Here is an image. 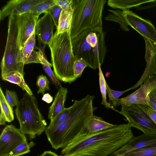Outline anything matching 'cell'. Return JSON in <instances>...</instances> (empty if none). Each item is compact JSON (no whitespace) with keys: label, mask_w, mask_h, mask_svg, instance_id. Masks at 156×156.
I'll return each mask as SVG.
<instances>
[{"label":"cell","mask_w":156,"mask_h":156,"mask_svg":"<svg viewBox=\"0 0 156 156\" xmlns=\"http://www.w3.org/2000/svg\"><path fill=\"white\" fill-rule=\"evenodd\" d=\"M53 97L49 93L43 95L42 100L48 103H51L53 101Z\"/></svg>","instance_id":"39"},{"label":"cell","mask_w":156,"mask_h":156,"mask_svg":"<svg viewBox=\"0 0 156 156\" xmlns=\"http://www.w3.org/2000/svg\"><path fill=\"white\" fill-rule=\"evenodd\" d=\"M53 21L49 14L44 13V15L37 21L35 26V33L37 35L39 41L48 45L51 42L54 36L53 30Z\"/></svg>","instance_id":"16"},{"label":"cell","mask_w":156,"mask_h":156,"mask_svg":"<svg viewBox=\"0 0 156 156\" xmlns=\"http://www.w3.org/2000/svg\"><path fill=\"white\" fill-rule=\"evenodd\" d=\"M15 111L20 131L28 135L30 140L45 131L47 122L39 111L34 96L25 93Z\"/></svg>","instance_id":"6"},{"label":"cell","mask_w":156,"mask_h":156,"mask_svg":"<svg viewBox=\"0 0 156 156\" xmlns=\"http://www.w3.org/2000/svg\"><path fill=\"white\" fill-rule=\"evenodd\" d=\"M55 4L60 7L62 9H66L71 5L74 0H54Z\"/></svg>","instance_id":"37"},{"label":"cell","mask_w":156,"mask_h":156,"mask_svg":"<svg viewBox=\"0 0 156 156\" xmlns=\"http://www.w3.org/2000/svg\"><path fill=\"white\" fill-rule=\"evenodd\" d=\"M148 105L156 112V87L147 96Z\"/></svg>","instance_id":"36"},{"label":"cell","mask_w":156,"mask_h":156,"mask_svg":"<svg viewBox=\"0 0 156 156\" xmlns=\"http://www.w3.org/2000/svg\"><path fill=\"white\" fill-rule=\"evenodd\" d=\"M106 0L74 1L70 28L71 40L84 30L102 27V15Z\"/></svg>","instance_id":"5"},{"label":"cell","mask_w":156,"mask_h":156,"mask_svg":"<svg viewBox=\"0 0 156 156\" xmlns=\"http://www.w3.org/2000/svg\"><path fill=\"white\" fill-rule=\"evenodd\" d=\"M145 44V59L146 65L143 73L138 82L133 86L134 89L140 86L151 76H156V44L144 38Z\"/></svg>","instance_id":"14"},{"label":"cell","mask_w":156,"mask_h":156,"mask_svg":"<svg viewBox=\"0 0 156 156\" xmlns=\"http://www.w3.org/2000/svg\"><path fill=\"white\" fill-rule=\"evenodd\" d=\"M146 105L135 104L121 105L119 113L126 118L131 127L140 130L144 134L156 135V124L147 114Z\"/></svg>","instance_id":"8"},{"label":"cell","mask_w":156,"mask_h":156,"mask_svg":"<svg viewBox=\"0 0 156 156\" xmlns=\"http://www.w3.org/2000/svg\"><path fill=\"white\" fill-rule=\"evenodd\" d=\"M106 88L109 101L112 102V106L114 108L116 107V105L119 98L126 92L132 89V87L124 91L114 90L110 88L106 84Z\"/></svg>","instance_id":"30"},{"label":"cell","mask_w":156,"mask_h":156,"mask_svg":"<svg viewBox=\"0 0 156 156\" xmlns=\"http://www.w3.org/2000/svg\"><path fill=\"white\" fill-rule=\"evenodd\" d=\"M54 73L58 80L71 83L77 78L73 71L76 59L73 50L70 30L57 34L56 30L48 45Z\"/></svg>","instance_id":"4"},{"label":"cell","mask_w":156,"mask_h":156,"mask_svg":"<svg viewBox=\"0 0 156 156\" xmlns=\"http://www.w3.org/2000/svg\"><path fill=\"white\" fill-rule=\"evenodd\" d=\"M39 156H60L55 152L51 151H46L44 152L43 153Z\"/></svg>","instance_id":"40"},{"label":"cell","mask_w":156,"mask_h":156,"mask_svg":"<svg viewBox=\"0 0 156 156\" xmlns=\"http://www.w3.org/2000/svg\"><path fill=\"white\" fill-rule=\"evenodd\" d=\"M44 0H11L8 2L0 11V20L8 16L19 15L27 12Z\"/></svg>","instance_id":"13"},{"label":"cell","mask_w":156,"mask_h":156,"mask_svg":"<svg viewBox=\"0 0 156 156\" xmlns=\"http://www.w3.org/2000/svg\"><path fill=\"white\" fill-rule=\"evenodd\" d=\"M67 88L61 87L56 94L54 101L49 108L48 118L50 121L54 119L65 108L64 103L68 92Z\"/></svg>","instance_id":"18"},{"label":"cell","mask_w":156,"mask_h":156,"mask_svg":"<svg viewBox=\"0 0 156 156\" xmlns=\"http://www.w3.org/2000/svg\"><path fill=\"white\" fill-rule=\"evenodd\" d=\"M128 123L115 126L88 135L76 136L62 149V156H108L134 137Z\"/></svg>","instance_id":"1"},{"label":"cell","mask_w":156,"mask_h":156,"mask_svg":"<svg viewBox=\"0 0 156 156\" xmlns=\"http://www.w3.org/2000/svg\"><path fill=\"white\" fill-rule=\"evenodd\" d=\"M156 87V76H150L136 90L123 98L119 99L116 107L139 104L148 105L147 96Z\"/></svg>","instance_id":"11"},{"label":"cell","mask_w":156,"mask_h":156,"mask_svg":"<svg viewBox=\"0 0 156 156\" xmlns=\"http://www.w3.org/2000/svg\"><path fill=\"white\" fill-rule=\"evenodd\" d=\"M156 155V144L133 150L122 156H155Z\"/></svg>","instance_id":"27"},{"label":"cell","mask_w":156,"mask_h":156,"mask_svg":"<svg viewBox=\"0 0 156 156\" xmlns=\"http://www.w3.org/2000/svg\"><path fill=\"white\" fill-rule=\"evenodd\" d=\"M105 34L102 27L86 30L71 40L73 54L76 58H82L87 67L98 68L105 59L107 51Z\"/></svg>","instance_id":"3"},{"label":"cell","mask_w":156,"mask_h":156,"mask_svg":"<svg viewBox=\"0 0 156 156\" xmlns=\"http://www.w3.org/2000/svg\"><path fill=\"white\" fill-rule=\"evenodd\" d=\"M27 138L20 129L13 125L6 126L0 136V156H6Z\"/></svg>","instance_id":"10"},{"label":"cell","mask_w":156,"mask_h":156,"mask_svg":"<svg viewBox=\"0 0 156 156\" xmlns=\"http://www.w3.org/2000/svg\"><path fill=\"white\" fill-rule=\"evenodd\" d=\"M38 17L30 11L17 16L18 28V43L21 51L27 40L35 31Z\"/></svg>","instance_id":"12"},{"label":"cell","mask_w":156,"mask_h":156,"mask_svg":"<svg viewBox=\"0 0 156 156\" xmlns=\"http://www.w3.org/2000/svg\"><path fill=\"white\" fill-rule=\"evenodd\" d=\"M147 112L152 121L156 124V112L151 107L146 105Z\"/></svg>","instance_id":"38"},{"label":"cell","mask_w":156,"mask_h":156,"mask_svg":"<svg viewBox=\"0 0 156 156\" xmlns=\"http://www.w3.org/2000/svg\"><path fill=\"white\" fill-rule=\"evenodd\" d=\"M94 97L88 94L80 100H75L66 120L47 127L45 133L52 148H63L76 136L85 133L88 121L97 108L93 105Z\"/></svg>","instance_id":"2"},{"label":"cell","mask_w":156,"mask_h":156,"mask_svg":"<svg viewBox=\"0 0 156 156\" xmlns=\"http://www.w3.org/2000/svg\"><path fill=\"white\" fill-rule=\"evenodd\" d=\"M55 5L54 0H44L32 9L30 11L34 15L39 17L41 14L45 13L47 10Z\"/></svg>","instance_id":"29"},{"label":"cell","mask_w":156,"mask_h":156,"mask_svg":"<svg viewBox=\"0 0 156 156\" xmlns=\"http://www.w3.org/2000/svg\"></svg>","instance_id":"41"},{"label":"cell","mask_w":156,"mask_h":156,"mask_svg":"<svg viewBox=\"0 0 156 156\" xmlns=\"http://www.w3.org/2000/svg\"><path fill=\"white\" fill-rule=\"evenodd\" d=\"M73 3L69 7L62 9L56 31L57 34L70 30L73 13Z\"/></svg>","instance_id":"22"},{"label":"cell","mask_w":156,"mask_h":156,"mask_svg":"<svg viewBox=\"0 0 156 156\" xmlns=\"http://www.w3.org/2000/svg\"><path fill=\"white\" fill-rule=\"evenodd\" d=\"M154 0H108V5L114 9L122 10L129 9L136 7L146 3H150Z\"/></svg>","instance_id":"24"},{"label":"cell","mask_w":156,"mask_h":156,"mask_svg":"<svg viewBox=\"0 0 156 156\" xmlns=\"http://www.w3.org/2000/svg\"><path fill=\"white\" fill-rule=\"evenodd\" d=\"M2 80L16 84L30 95H33L32 92L25 82L24 76L17 72H12L1 75Z\"/></svg>","instance_id":"23"},{"label":"cell","mask_w":156,"mask_h":156,"mask_svg":"<svg viewBox=\"0 0 156 156\" xmlns=\"http://www.w3.org/2000/svg\"><path fill=\"white\" fill-rule=\"evenodd\" d=\"M108 10L112 13L108 14L105 17V20L118 23L120 25L122 30L126 32L129 31L128 25L125 19L122 10L108 9Z\"/></svg>","instance_id":"25"},{"label":"cell","mask_w":156,"mask_h":156,"mask_svg":"<svg viewBox=\"0 0 156 156\" xmlns=\"http://www.w3.org/2000/svg\"><path fill=\"white\" fill-rule=\"evenodd\" d=\"M0 124L4 125L5 122H10L14 119L12 107L7 101L5 96L0 87Z\"/></svg>","instance_id":"20"},{"label":"cell","mask_w":156,"mask_h":156,"mask_svg":"<svg viewBox=\"0 0 156 156\" xmlns=\"http://www.w3.org/2000/svg\"><path fill=\"white\" fill-rule=\"evenodd\" d=\"M36 40L34 31L27 40L22 50L23 60L25 65L34 63L41 64L37 51L35 50L37 49L35 45Z\"/></svg>","instance_id":"17"},{"label":"cell","mask_w":156,"mask_h":156,"mask_svg":"<svg viewBox=\"0 0 156 156\" xmlns=\"http://www.w3.org/2000/svg\"><path fill=\"white\" fill-rule=\"evenodd\" d=\"M49 81L45 75H40L37 78L36 85L38 87L37 94H44L45 92L49 89Z\"/></svg>","instance_id":"31"},{"label":"cell","mask_w":156,"mask_h":156,"mask_svg":"<svg viewBox=\"0 0 156 156\" xmlns=\"http://www.w3.org/2000/svg\"><path fill=\"white\" fill-rule=\"evenodd\" d=\"M5 97L8 102L12 107L16 106L18 104L19 101L15 91L6 89L5 92Z\"/></svg>","instance_id":"35"},{"label":"cell","mask_w":156,"mask_h":156,"mask_svg":"<svg viewBox=\"0 0 156 156\" xmlns=\"http://www.w3.org/2000/svg\"><path fill=\"white\" fill-rule=\"evenodd\" d=\"M16 15L9 17L8 36L1 68V75L12 72H17L24 76V64L22 51L18 43V28Z\"/></svg>","instance_id":"7"},{"label":"cell","mask_w":156,"mask_h":156,"mask_svg":"<svg viewBox=\"0 0 156 156\" xmlns=\"http://www.w3.org/2000/svg\"><path fill=\"white\" fill-rule=\"evenodd\" d=\"M62 10V9L60 7L55 4L49 8L45 12L48 13L51 16L57 28L58 27L59 19Z\"/></svg>","instance_id":"32"},{"label":"cell","mask_w":156,"mask_h":156,"mask_svg":"<svg viewBox=\"0 0 156 156\" xmlns=\"http://www.w3.org/2000/svg\"><path fill=\"white\" fill-rule=\"evenodd\" d=\"M87 65L86 62L82 58H76L73 66L74 74L77 79L81 76L83 72Z\"/></svg>","instance_id":"33"},{"label":"cell","mask_w":156,"mask_h":156,"mask_svg":"<svg viewBox=\"0 0 156 156\" xmlns=\"http://www.w3.org/2000/svg\"><path fill=\"white\" fill-rule=\"evenodd\" d=\"M101 66V65L99 66L98 69L99 71V86L101 93L102 97L101 104L105 105L107 108H111L119 112V111L115 109L112 106L110 103L108 102L107 101L106 98L107 92L106 88L107 83L102 72Z\"/></svg>","instance_id":"26"},{"label":"cell","mask_w":156,"mask_h":156,"mask_svg":"<svg viewBox=\"0 0 156 156\" xmlns=\"http://www.w3.org/2000/svg\"><path fill=\"white\" fill-rule=\"evenodd\" d=\"M34 145L32 141L28 143L26 141L18 145L6 156H20L27 154L30 152V148Z\"/></svg>","instance_id":"28"},{"label":"cell","mask_w":156,"mask_h":156,"mask_svg":"<svg viewBox=\"0 0 156 156\" xmlns=\"http://www.w3.org/2000/svg\"><path fill=\"white\" fill-rule=\"evenodd\" d=\"M156 144V135L143 134L134 136L128 143L108 156H122L133 150Z\"/></svg>","instance_id":"15"},{"label":"cell","mask_w":156,"mask_h":156,"mask_svg":"<svg viewBox=\"0 0 156 156\" xmlns=\"http://www.w3.org/2000/svg\"><path fill=\"white\" fill-rule=\"evenodd\" d=\"M122 10L128 25L134 29L144 38L156 44V29L151 23L129 9Z\"/></svg>","instance_id":"9"},{"label":"cell","mask_w":156,"mask_h":156,"mask_svg":"<svg viewBox=\"0 0 156 156\" xmlns=\"http://www.w3.org/2000/svg\"><path fill=\"white\" fill-rule=\"evenodd\" d=\"M71 106L65 108L53 120L50 121L49 126L57 125L66 120L69 116L71 111Z\"/></svg>","instance_id":"34"},{"label":"cell","mask_w":156,"mask_h":156,"mask_svg":"<svg viewBox=\"0 0 156 156\" xmlns=\"http://www.w3.org/2000/svg\"><path fill=\"white\" fill-rule=\"evenodd\" d=\"M45 45L42 47L40 45L37 47L38 56L44 71L56 87L60 88L62 87L61 83L52 71L51 68L52 65L48 62L45 54Z\"/></svg>","instance_id":"21"},{"label":"cell","mask_w":156,"mask_h":156,"mask_svg":"<svg viewBox=\"0 0 156 156\" xmlns=\"http://www.w3.org/2000/svg\"><path fill=\"white\" fill-rule=\"evenodd\" d=\"M113 125L103 120L101 117L93 115L87 123L86 131L82 135H88L114 127Z\"/></svg>","instance_id":"19"}]
</instances>
